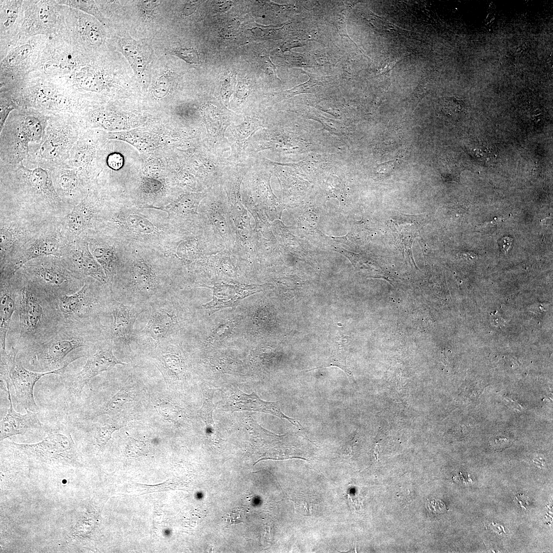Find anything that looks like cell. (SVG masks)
I'll list each match as a JSON object with an SVG mask.
<instances>
[{
	"label": "cell",
	"instance_id": "cell-1",
	"mask_svg": "<svg viewBox=\"0 0 553 553\" xmlns=\"http://www.w3.org/2000/svg\"><path fill=\"white\" fill-rule=\"evenodd\" d=\"M96 230L124 243L161 251L190 230L170 221L163 211L105 201L97 219Z\"/></svg>",
	"mask_w": 553,
	"mask_h": 553
},
{
	"label": "cell",
	"instance_id": "cell-2",
	"mask_svg": "<svg viewBox=\"0 0 553 553\" xmlns=\"http://www.w3.org/2000/svg\"><path fill=\"white\" fill-rule=\"evenodd\" d=\"M172 268L162 252L134 243L124 242L121 263L114 278L111 294L125 299L131 305H150L167 295Z\"/></svg>",
	"mask_w": 553,
	"mask_h": 553
},
{
	"label": "cell",
	"instance_id": "cell-3",
	"mask_svg": "<svg viewBox=\"0 0 553 553\" xmlns=\"http://www.w3.org/2000/svg\"><path fill=\"white\" fill-rule=\"evenodd\" d=\"M52 167L34 158L15 165L0 164L1 203L56 218L69 212L71 209L55 188Z\"/></svg>",
	"mask_w": 553,
	"mask_h": 553
},
{
	"label": "cell",
	"instance_id": "cell-4",
	"mask_svg": "<svg viewBox=\"0 0 553 553\" xmlns=\"http://www.w3.org/2000/svg\"><path fill=\"white\" fill-rule=\"evenodd\" d=\"M48 118L33 111L9 115L0 130V164L15 165L32 157L42 142Z\"/></svg>",
	"mask_w": 553,
	"mask_h": 553
},
{
	"label": "cell",
	"instance_id": "cell-5",
	"mask_svg": "<svg viewBox=\"0 0 553 553\" xmlns=\"http://www.w3.org/2000/svg\"><path fill=\"white\" fill-rule=\"evenodd\" d=\"M22 276L24 282L18 291L20 338L34 345L58 330L56 328L62 316L57 300Z\"/></svg>",
	"mask_w": 553,
	"mask_h": 553
},
{
	"label": "cell",
	"instance_id": "cell-6",
	"mask_svg": "<svg viewBox=\"0 0 553 553\" xmlns=\"http://www.w3.org/2000/svg\"><path fill=\"white\" fill-rule=\"evenodd\" d=\"M56 219L20 207L1 204V269Z\"/></svg>",
	"mask_w": 553,
	"mask_h": 553
},
{
	"label": "cell",
	"instance_id": "cell-7",
	"mask_svg": "<svg viewBox=\"0 0 553 553\" xmlns=\"http://www.w3.org/2000/svg\"><path fill=\"white\" fill-rule=\"evenodd\" d=\"M20 269L28 280L57 300L78 290L86 279L76 272L63 258L52 256L32 260Z\"/></svg>",
	"mask_w": 553,
	"mask_h": 553
},
{
	"label": "cell",
	"instance_id": "cell-8",
	"mask_svg": "<svg viewBox=\"0 0 553 553\" xmlns=\"http://www.w3.org/2000/svg\"><path fill=\"white\" fill-rule=\"evenodd\" d=\"M68 328L59 329L44 341L33 345L30 364L37 370L49 372L58 369L73 361L66 359L76 349L88 347L92 341L90 336L78 330Z\"/></svg>",
	"mask_w": 553,
	"mask_h": 553
},
{
	"label": "cell",
	"instance_id": "cell-9",
	"mask_svg": "<svg viewBox=\"0 0 553 553\" xmlns=\"http://www.w3.org/2000/svg\"><path fill=\"white\" fill-rule=\"evenodd\" d=\"M85 130L80 118L49 116L42 142L31 158L53 166L63 164L73 146Z\"/></svg>",
	"mask_w": 553,
	"mask_h": 553
},
{
	"label": "cell",
	"instance_id": "cell-10",
	"mask_svg": "<svg viewBox=\"0 0 553 553\" xmlns=\"http://www.w3.org/2000/svg\"><path fill=\"white\" fill-rule=\"evenodd\" d=\"M59 219L53 221L1 269V277L11 278L26 263L37 258L50 256L62 258L70 242L62 231Z\"/></svg>",
	"mask_w": 553,
	"mask_h": 553
},
{
	"label": "cell",
	"instance_id": "cell-11",
	"mask_svg": "<svg viewBox=\"0 0 553 553\" xmlns=\"http://www.w3.org/2000/svg\"><path fill=\"white\" fill-rule=\"evenodd\" d=\"M17 350L12 348L9 354L1 355V381L13 386L17 403L26 410L36 412V403L33 389L36 382L42 376L49 374L63 373L69 364L49 372H34L25 369L16 361Z\"/></svg>",
	"mask_w": 553,
	"mask_h": 553
},
{
	"label": "cell",
	"instance_id": "cell-12",
	"mask_svg": "<svg viewBox=\"0 0 553 553\" xmlns=\"http://www.w3.org/2000/svg\"><path fill=\"white\" fill-rule=\"evenodd\" d=\"M107 287L92 278H87L78 290L57 299L58 308L62 318L67 320V323H72L92 315L100 308L102 290Z\"/></svg>",
	"mask_w": 553,
	"mask_h": 553
},
{
	"label": "cell",
	"instance_id": "cell-13",
	"mask_svg": "<svg viewBox=\"0 0 553 553\" xmlns=\"http://www.w3.org/2000/svg\"><path fill=\"white\" fill-rule=\"evenodd\" d=\"M150 305L152 311L149 320L136 336L140 341L156 348L171 340L179 318L172 303L167 300V295L157 299Z\"/></svg>",
	"mask_w": 553,
	"mask_h": 553
},
{
	"label": "cell",
	"instance_id": "cell-14",
	"mask_svg": "<svg viewBox=\"0 0 553 553\" xmlns=\"http://www.w3.org/2000/svg\"><path fill=\"white\" fill-rule=\"evenodd\" d=\"M105 202L90 188L80 202L59 219L62 231L69 242L84 232L96 230L97 219Z\"/></svg>",
	"mask_w": 553,
	"mask_h": 553
},
{
	"label": "cell",
	"instance_id": "cell-15",
	"mask_svg": "<svg viewBox=\"0 0 553 553\" xmlns=\"http://www.w3.org/2000/svg\"><path fill=\"white\" fill-rule=\"evenodd\" d=\"M10 443L29 458L46 462L70 461L75 454L74 443L70 435L53 434L34 444Z\"/></svg>",
	"mask_w": 553,
	"mask_h": 553
},
{
	"label": "cell",
	"instance_id": "cell-16",
	"mask_svg": "<svg viewBox=\"0 0 553 553\" xmlns=\"http://www.w3.org/2000/svg\"><path fill=\"white\" fill-rule=\"evenodd\" d=\"M86 233L90 251L103 268L111 290L121 265L124 242L95 230Z\"/></svg>",
	"mask_w": 553,
	"mask_h": 553
},
{
	"label": "cell",
	"instance_id": "cell-17",
	"mask_svg": "<svg viewBox=\"0 0 553 553\" xmlns=\"http://www.w3.org/2000/svg\"><path fill=\"white\" fill-rule=\"evenodd\" d=\"M62 258L83 278H92L109 287L103 268L90 251L86 232L68 243Z\"/></svg>",
	"mask_w": 553,
	"mask_h": 553
},
{
	"label": "cell",
	"instance_id": "cell-18",
	"mask_svg": "<svg viewBox=\"0 0 553 553\" xmlns=\"http://www.w3.org/2000/svg\"><path fill=\"white\" fill-rule=\"evenodd\" d=\"M118 364L125 363L116 357L111 346L98 348L89 356L82 369L70 379L66 387L74 396L80 398L84 387L93 377Z\"/></svg>",
	"mask_w": 553,
	"mask_h": 553
},
{
	"label": "cell",
	"instance_id": "cell-19",
	"mask_svg": "<svg viewBox=\"0 0 553 553\" xmlns=\"http://www.w3.org/2000/svg\"><path fill=\"white\" fill-rule=\"evenodd\" d=\"M113 317L109 339L116 346L130 348L134 323L141 310L134 305H125L111 296Z\"/></svg>",
	"mask_w": 553,
	"mask_h": 553
},
{
	"label": "cell",
	"instance_id": "cell-20",
	"mask_svg": "<svg viewBox=\"0 0 553 553\" xmlns=\"http://www.w3.org/2000/svg\"><path fill=\"white\" fill-rule=\"evenodd\" d=\"M52 177L57 193L70 207L79 203L90 188L77 171L63 164L52 167Z\"/></svg>",
	"mask_w": 553,
	"mask_h": 553
},
{
	"label": "cell",
	"instance_id": "cell-21",
	"mask_svg": "<svg viewBox=\"0 0 553 553\" xmlns=\"http://www.w3.org/2000/svg\"><path fill=\"white\" fill-rule=\"evenodd\" d=\"M206 196V193L187 192L164 206L150 208L165 212L169 220L175 224L184 227L193 226L196 225L194 221H197L199 216L200 203Z\"/></svg>",
	"mask_w": 553,
	"mask_h": 553
},
{
	"label": "cell",
	"instance_id": "cell-22",
	"mask_svg": "<svg viewBox=\"0 0 553 553\" xmlns=\"http://www.w3.org/2000/svg\"><path fill=\"white\" fill-rule=\"evenodd\" d=\"M229 402L230 407L233 411H257L270 414L287 420L304 432V428L297 419L290 417L282 412L279 401H266L260 399L254 392L247 394L237 388L233 391Z\"/></svg>",
	"mask_w": 553,
	"mask_h": 553
},
{
	"label": "cell",
	"instance_id": "cell-23",
	"mask_svg": "<svg viewBox=\"0 0 553 553\" xmlns=\"http://www.w3.org/2000/svg\"><path fill=\"white\" fill-rule=\"evenodd\" d=\"M6 385L9 407L0 422L1 441L15 435H23L30 430L40 429L42 425L36 412L26 410V413L21 414L15 411L11 400L10 384L6 382Z\"/></svg>",
	"mask_w": 553,
	"mask_h": 553
},
{
	"label": "cell",
	"instance_id": "cell-24",
	"mask_svg": "<svg viewBox=\"0 0 553 553\" xmlns=\"http://www.w3.org/2000/svg\"><path fill=\"white\" fill-rule=\"evenodd\" d=\"M260 125L258 120L255 118L246 116L240 124L229 126L226 132L231 153L227 160L233 164H238L248 144L250 138Z\"/></svg>",
	"mask_w": 553,
	"mask_h": 553
},
{
	"label": "cell",
	"instance_id": "cell-25",
	"mask_svg": "<svg viewBox=\"0 0 553 553\" xmlns=\"http://www.w3.org/2000/svg\"><path fill=\"white\" fill-rule=\"evenodd\" d=\"M94 144L85 130L73 146L68 158L63 165L78 172L89 187L92 186L89 167L94 154Z\"/></svg>",
	"mask_w": 553,
	"mask_h": 553
},
{
	"label": "cell",
	"instance_id": "cell-26",
	"mask_svg": "<svg viewBox=\"0 0 553 553\" xmlns=\"http://www.w3.org/2000/svg\"><path fill=\"white\" fill-rule=\"evenodd\" d=\"M227 185L226 192L230 205L233 220L241 239L249 240L251 235L249 218L242 203L240 185L243 180L241 176H233Z\"/></svg>",
	"mask_w": 553,
	"mask_h": 553
},
{
	"label": "cell",
	"instance_id": "cell-27",
	"mask_svg": "<svg viewBox=\"0 0 553 553\" xmlns=\"http://www.w3.org/2000/svg\"><path fill=\"white\" fill-rule=\"evenodd\" d=\"M11 278H1V354L7 353L6 350V337L11 318L15 309L16 288L13 287L11 283Z\"/></svg>",
	"mask_w": 553,
	"mask_h": 553
},
{
	"label": "cell",
	"instance_id": "cell-28",
	"mask_svg": "<svg viewBox=\"0 0 553 553\" xmlns=\"http://www.w3.org/2000/svg\"><path fill=\"white\" fill-rule=\"evenodd\" d=\"M214 297L211 302L204 305L207 309L218 310L233 306L241 299L254 293L257 289L250 286L217 284L213 287Z\"/></svg>",
	"mask_w": 553,
	"mask_h": 553
},
{
	"label": "cell",
	"instance_id": "cell-29",
	"mask_svg": "<svg viewBox=\"0 0 553 553\" xmlns=\"http://www.w3.org/2000/svg\"><path fill=\"white\" fill-rule=\"evenodd\" d=\"M348 338L346 335L336 337L332 343L330 355L326 362L323 366L315 369L331 366L337 367L345 373L350 383L353 384L355 382L353 375L346 363L348 354Z\"/></svg>",
	"mask_w": 553,
	"mask_h": 553
},
{
	"label": "cell",
	"instance_id": "cell-30",
	"mask_svg": "<svg viewBox=\"0 0 553 553\" xmlns=\"http://www.w3.org/2000/svg\"><path fill=\"white\" fill-rule=\"evenodd\" d=\"M121 46L122 52L135 72L139 76H141L148 61L146 53L139 48L140 44L132 39H124Z\"/></svg>",
	"mask_w": 553,
	"mask_h": 553
},
{
	"label": "cell",
	"instance_id": "cell-31",
	"mask_svg": "<svg viewBox=\"0 0 553 553\" xmlns=\"http://www.w3.org/2000/svg\"><path fill=\"white\" fill-rule=\"evenodd\" d=\"M76 80L78 86L83 90L99 92L104 88L102 79L95 72L83 70L77 74Z\"/></svg>",
	"mask_w": 553,
	"mask_h": 553
},
{
	"label": "cell",
	"instance_id": "cell-32",
	"mask_svg": "<svg viewBox=\"0 0 553 553\" xmlns=\"http://www.w3.org/2000/svg\"><path fill=\"white\" fill-rule=\"evenodd\" d=\"M158 360L164 371L169 375L179 376L184 370L181 359L173 351L165 350L158 357Z\"/></svg>",
	"mask_w": 553,
	"mask_h": 553
},
{
	"label": "cell",
	"instance_id": "cell-33",
	"mask_svg": "<svg viewBox=\"0 0 553 553\" xmlns=\"http://www.w3.org/2000/svg\"><path fill=\"white\" fill-rule=\"evenodd\" d=\"M131 398L129 392L124 388L121 389L104 405L97 416L104 414H113L117 412L125 403L131 401Z\"/></svg>",
	"mask_w": 553,
	"mask_h": 553
},
{
	"label": "cell",
	"instance_id": "cell-34",
	"mask_svg": "<svg viewBox=\"0 0 553 553\" xmlns=\"http://www.w3.org/2000/svg\"><path fill=\"white\" fill-rule=\"evenodd\" d=\"M464 102L454 97L443 98L439 103L441 112L446 117L456 119L461 116L464 109Z\"/></svg>",
	"mask_w": 553,
	"mask_h": 553
},
{
	"label": "cell",
	"instance_id": "cell-35",
	"mask_svg": "<svg viewBox=\"0 0 553 553\" xmlns=\"http://www.w3.org/2000/svg\"><path fill=\"white\" fill-rule=\"evenodd\" d=\"M31 51L32 47L29 44H25L16 48L3 60V66L12 67L18 65L29 56Z\"/></svg>",
	"mask_w": 553,
	"mask_h": 553
},
{
	"label": "cell",
	"instance_id": "cell-36",
	"mask_svg": "<svg viewBox=\"0 0 553 553\" xmlns=\"http://www.w3.org/2000/svg\"><path fill=\"white\" fill-rule=\"evenodd\" d=\"M139 188L145 196L152 197L162 192L164 185L158 179L153 177H144L141 179Z\"/></svg>",
	"mask_w": 553,
	"mask_h": 553
},
{
	"label": "cell",
	"instance_id": "cell-37",
	"mask_svg": "<svg viewBox=\"0 0 553 553\" xmlns=\"http://www.w3.org/2000/svg\"><path fill=\"white\" fill-rule=\"evenodd\" d=\"M214 390H207L204 393V402L201 409L202 417L209 428L212 429L215 427L212 413L215 408L212 401Z\"/></svg>",
	"mask_w": 553,
	"mask_h": 553
},
{
	"label": "cell",
	"instance_id": "cell-38",
	"mask_svg": "<svg viewBox=\"0 0 553 553\" xmlns=\"http://www.w3.org/2000/svg\"><path fill=\"white\" fill-rule=\"evenodd\" d=\"M59 3L67 5L83 10L96 17L102 22L103 17L94 1H62Z\"/></svg>",
	"mask_w": 553,
	"mask_h": 553
},
{
	"label": "cell",
	"instance_id": "cell-39",
	"mask_svg": "<svg viewBox=\"0 0 553 553\" xmlns=\"http://www.w3.org/2000/svg\"><path fill=\"white\" fill-rule=\"evenodd\" d=\"M120 427L114 424H109L98 427L95 434L97 445L100 449L103 448L111 439L112 434Z\"/></svg>",
	"mask_w": 553,
	"mask_h": 553
},
{
	"label": "cell",
	"instance_id": "cell-40",
	"mask_svg": "<svg viewBox=\"0 0 553 553\" xmlns=\"http://www.w3.org/2000/svg\"><path fill=\"white\" fill-rule=\"evenodd\" d=\"M173 80V77L171 73H165L162 75L157 82L154 89V94L155 96L161 98L165 96Z\"/></svg>",
	"mask_w": 553,
	"mask_h": 553
},
{
	"label": "cell",
	"instance_id": "cell-41",
	"mask_svg": "<svg viewBox=\"0 0 553 553\" xmlns=\"http://www.w3.org/2000/svg\"><path fill=\"white\" fill-rule=\"evenodd\" d=\"M125 452L128 456L137 457L145 454L146 448L142 441L132 439L128 442Z\"/></svg>",
	"mask_w": 553,
	"mask_h": 553
},
{
	"label": "cell",
	"instance_id": "cell-42",
	"mask_svg": "<svg viewBox=\"0 0 553 553\" xmlns=\"http://www.w3.org/2000/svg\"><path fill=\"white\" fill-rule=\"evenodd\" d=\"M173 53L189 63H197L199 56L197 51L193 48H180L174 49Z\"/></svg>",
	"mask_w": 553,
	"mask_h": 553
},
{
	"label": "cell",
	"instance_id": "cell-43",
	"mask_svg": "<svg viewBox=\"0 0 553 553\" xmlns=\"http://www.w3.org/2000/svg\"><path fill=\"white\" fill-rule=\"evenodd\" d=\"M16 108L14 102L10 99H1L0 130L3 127L10 112Z\"/></svg>",
	"mask_w": 553,
	"mask_h": 553
},
{
	"label": "cell",
	"instance_id": "cell-44",
	"mask_svg": "<svg viewBox=\"0 0 553 553\" xmlns=\"http://www.w3.org/2000/svg\"><path fill=\"white\" fill-rule=\"evenodd\" d=\"M210 216L211 220L212 219L215 226L220 234L223 237L227 235L228 233V227L225 219L221 215H219L217 212L216 214H212Z\"/></svg>",
	"mask_w": 553,
	"mask_h": 553
},
{
	"label": "cell",
	"instance_id": "cell-45",
	"mask_svg": "<svg viewBox=\"0 0 553 553\" xmlns=\"http://www.w3.org/2000/svg\"><path fill=\"white\" fill-rule=\"evenodd\" d=\"M85 30L88 38L93 44L100 45L102 43V35L96 27L88 25L86 26Z\"/></svg>",
	"mask_w": 553,
	"mask_h": 553
},
{
	"label": "cell",
	"instance_id": "cell-46",
	"mask_svg": "<svg viewBox=\"0 0 553 553\" xmlns=\"http://www.w3.org/2000/svg\"><path fill=\"white\" fill-rule=\"evenodd\" d=\"M159 413L166 419L174 420L176 416V409L171 403L164 401L158 405Z\"/></svg>",
	"mask_w": 553,
	"mask_h": 553
},
{
	"label": "cell",
	"instance_id": "cell-47",
	"mask_svg": "<svg viewBox=\"0 0 553 553\" xmlns=\"http://www.w3.org/2000/svg\"><path fill=\"white\" fill-rule=\"evenodd\" d=\"M18 6L14 4L6 10L3 26L5 27L11 26L15 22L17 15Z\"/></svg>",
	"mask_w": 553,
	"mask_h": 553
},
{
	"label": "cell",
	"instance_id": "cell-48",
	"mask_svg": "<svg viewBox=\"0 0 553 553\" xmlns=\"http://www.w3.org/2000/svg\"><path fill=\"white\" fill-rule=\"evenodd\" d=\"M140 7L145 17H151L155 8L159 5V2L156 1H144L140 2Z\"/></svg>",
	"mask_w": 553,
	"mask_h": 553
},
{
	"label": "cell",
	"instance_id": "cell-49",
	"mask_svg": "<svg viewBox=\"0 0 553 553\" xmlns=\"http://www.w3.org/2000/svg\"><path fill=\"white\" fill-rule=\"evenodd\" d=\"M245 517V510L237 509L232 511L228 514L227 520L230 524H237L244 521Z\"/></svg>",
	"mask_w": 553,
	"mask_h": 553
},
{
	"label": "cell",
	"instance_id": "cell-50",
	"mask_svg": "<svg viewBox=\"0 0 553 553\" xmlns=\"http://www.w3.org/2000/svg\"><path fill=\"white\" fill-rule=\"evenodd\" d=\"M309 76L310 77V79L305 83L296 86L293 89L287 91V92H288L289 96H293L301 92H303L305 90L309 89L310 88L315 86L316 83H320L317 82L316 78H314L313 76H312V77L310 76Z\"/></svg>",
	"mask_w": 553,
	"mask_h": 553
},
{
	"label": "cell",
	"instance_id": "cell-51",
	"mask_svg": "<svg viewBox=\"0 0 553 553\" xmlns=\"http://www.w3.org/2000/svg\"><path fill=\"white\" fill-rule=\"evenodd\" d=\"M295 508L299 513L304 516L312 514L313 504L306 500H299L295 503Z\"/></svg>",
	"mask_w": 553,
	"mask_h": 553
},
{
	"label": "cell",
	"instance_id": "cell-52",
	"mask_svg": "<svg viewBox=\"0 0 553 553\" xmlns=\"http://www.w3.org/2000/svg\"><path fill=\"white\" fill-rule=\"evenodd\" d=\"M121 156L117 153H111L108 155L107 159L108 166L114 170L118 169L122 163Z\"/></svg>",
	"mask_w": 553,
	"mask_h": 553
},
{
	"label": "cell",
	"instance_id": "cell-53",
	"mask_svg": "<svg viewBox=\"0 0 553 553\" xmlns=\"http://www.w3.org/2000/svg\"><path fill=\"white\" fill-rule=\"evenodd\" d=\"M67 68V67L65 66L63 63L60 62L58 63L56 61H51L45 66V70L47 72L54 74L63 72Z\"/></svg>",
	"mask_w": 553,
	"mask_h": 553
},
{
	"label": "cell",
	"instance_id": "cell-54",
	"mask_svg": "<svg viewBox=\"0 0 553 553\" xmlns=\"http://www.w3.org/2000/svg\"><path fill=\"white\" fill-rule=\"evenodd\" d=\"M513 239L509 237H504L499 241V245L501 250L505 253L511 247Z\"/></svg>",
	"mask_w": 553,
	"mask_h": 553
}]
</instances>
